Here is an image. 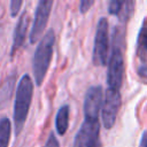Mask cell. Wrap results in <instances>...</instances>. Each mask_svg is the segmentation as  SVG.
<instances>
[{"mask_svg":"<svg viewBox=\"0 0 147 147\" xmlns=\"http://www.w3.org/2000/svg\"><path fill=\"white\" fill-rule=\"evenodd\" d=\"M33 94V84L29 75H24L17 86L16 95H15V105H14V122H15V130L16 134H20L22 131L29 108L31 105Z\"/></svg>","mask_w":147,"mask_h":147,"instance_id":"cell-1","label":"cell"},{"mask_svg":"<svg viewBox=\"0 0 147 147\" xmlns=\"http://www.w3.org/2000/svg\"><path fill=\"white\" fill-rule=\"evenodd\" d=\"M55 42V33L51 29L48 30L45 36L41 38L39 41L34 55H33V76L36 84L40 86L42 84V80L46 76L47 69L49 67L51 60H52V54H53V47Z\"/></svg>","mask_w":147,"mask_h":147,"instance_id":"cell-2","label":"cell"},{"mask_svg":"<svg viewBox=\"0 0 147 147\" xmlns=\"http://www.w3.org/2000/svg\"><path fill=\"white\" fill-rule=\"evenodd\" d=\"M123 74H124L123 53H122V48L118 44V39L116 36V38H114V45H113L110 57L108 61V71H107L108 88L119 91L122 86Z\"/></svg>","mask_w":147,"mask_h":147,"instance_id":"cell-3","label":"cell"},{"mask_svg":"<svg viewBox=\"0 0 147 147\" xmlns=\"http://www.w3.org/2000/svg\"><path fill=\"white\" fill-rule=\"evenodd\" d=\"M108 21L105 17H101L96 24V32L94 38L93 47V63L95 65L102 67L106 65L108 57Z\"/></svg>","mask_w":147,"mask_h":147,"instance_id":"cell-4","label":"cell"},{"mask_svg":"<svg viewBox=\"0 0 147 147\" xmlns=\"http://www.w3.org/2000/svg\"><path fill=\"white\" fill-rule=\"evenodd\" d=\"M99 134H100L99 121L84 119L80 129L78 130L75 137L74 147H94L101 144Z\"/></svg>","mask_w":147,"mask_h":147,"instance_id":"cell-5","label":"cell"},{"mask_svg":"<svg viewBox=\"0 0 147 147\" xmlns=\"http://www.w3.org/2000/svg\"><path fill=\"white\" fill-rule=\"evenodd\" d=\"M121 107V93L119 91L107 88L105 100L102 103V123L106 129H111L115 124L118 110Z\"/></svg>","mask_w":147,"mask_h":147,"instance_id":"cell-6","label":"cell"},{"mask_svg":"<svg viewBox=\"0 0 147 147\" xmlns=\"http://www.w3.org/2000/svg\"><path fill=\"white\" fill-rule=\"evenodd\" d=\"M102 98L103 91L101 86H91L87 90L84 100V119L99 121V113L103 103Z\"/></svg>","mask_w":147,"mask_h":147,"instance_id":"cell-7","label":"cell"},{"mask_svg":"<svg viewBox=\"0 0 147 147\" xmlns=\"http://www.w3.org/2000/svg\"><path fill=\"white\" fill-rule=\"evenodd\" d=\"M52 6H53V1H49V0L39 1L34 13V20H33V24L30 33V42L33 44L41 37V33L47 25Z\"/></svg>","mask_w":147,"mask_h":147,"instance_id":"cell-8","label":"cell"},{"mask_svg":"<svg viewBox=\"0 0 147 147\" xmlns=\"http://www.w3.org/2000/svg\"><path fill=\"white\" fill-rule=\"evenodd\" d=\"M28 25H29V16L26 11H23L21 17L17 21L15 32H14V40H13V46H11V52L10 55L11 57L16 53V51L22 46L24 42V39L26 37V31H28Z\"/></svg>","mask_w":147,"mask_h":147,"instance_id":"cell-9","label":"cell"},{"mask_svg":"<svg viewBox=\"0 0 147 147\" xmlns=\"http://www.w3.org/2000/svg\"><path fill=\"white\" fill-rule=\"evenodd\" d=\"M137 55L142 63H147V17L144 20L138 33Z\"/></svg>","mask_w":147,"mask_h":147,"instance_id":"cell-10","label":"cell"},{"mask_svg":"<svg viewBox=\"0 0 147 147\" xmlns=\"http://www.w3.org/2000/svg\"><path fill=\"white\" fill-rule=\"evenodd\" d=\"M68 124H69V106L63 105L62 107H60L55 118V126L59 134L63 136L65 133L68 129Z\"/></svg>","mask_w":147,"mask_h":147,"instance_id":"cell-11","label":"cell"},{"mask_svg":"<svg viewBox=\"0 0 147 147\" xmlns=\"http://www.w3.org/2000/svg\"><path fill=\"white\" fill-rule=\"evenodd\" d=\"M15 78L16 75H10L6 78V80L3 82L1 88H0V107L3 106L11 96L13 94V90H14V85H15Z\"/></svg>","mask_w":147,"mask_h":147,"instance_id":"cell-12","label":"cell"},{"mask_svg":"<svg viewBox=\"0 0 147 147\" xmlns=\"http://www.w3.org/2000/svg\"><path fill=\"white\" fill-rule=\"evenodd\" d=\"M11 123L7 117L0 118V147H8L10 140Z\"/></svg>","mask_w":147,"mask_h":147,"instance_id":"cell-13","label":"cell"},{"mask_svg":"<svg viewBox=\"0 0 147 147\" xmlns=\"http://www.w3.org/2000/svg\"><path fill=\"white\" fill-rule=\"evenodd\" d=\"M133 6H134V3H133L132 1H124V2H123L122 9H121V11H119V14H118L121 21H124V20L126 21V20L131 16L132 10H133Z\"/></svg>","mask_w":147,"mask_h":147,"instance_id":"cell-14","label":"cell"},{"mask_svg":"<svg viewBox=\"0 0 147 147\" xmlns=\"http://www.w3.org/2000/svg\"><path fill=\"white\" fill-rule=\"evenodd\" d=\"M123 2L124 1H118V0L110 1L109 5H108V11H109V14H111V15H118L119 11H121V9H122Z\"/></svg>","mask_w":147,"mask_h":147,"instance_id":"cell-15","label":"cell"},{"mask_svg":"<svg viewBox=\"0 0 147 147\" xmlns=\"http://www.w3.org/2000/svg\"><path fill=\"white\" fill-rule=\"evenodd\" d=\"M22 3H23L22 0H17V1L14 0V1L10 2V15L11 16H16L17 15V13L20 11V8H21Z\"/></svg>","mask_w":147,"mask_h":147,"instance_id":"cell-16","label":"cell"},{"mask_svg":"<svg viewBox=\"0 0 147 147\" xmlns=\"http://www.w3.org/2000/svg\"><path fill=\"white\" fill-rule=\"evenodd\" d=\"M93 3H94L93 0H82L79 2V10H80V13L82 14H85Z\"/></svg>","mask_w":147,"mask_h":147,"instance_id":"cell-17","label":"cell"},{"mask_svg":"<svg viewBox=\"0 0 147 147\" xmlns=\"http://www.w3.org/2000/svg\"><path fill=\"white\" fill-rule=\"evenodd\" d=\"M45 147H60V144L56 139V137L54 136V133H51L48 139H47V142L45 145Z\"/></svg>","mask_w":147,"mask_h":147,"instance_id":"cell-18","label":"cell"},{"mask_svg":"<svg viewBox=\"0 0 147 147\" xmlns=\"http://www.w3.org/2000/svg\"><path fill=\"white\" fill-rule=\"evenodd\" d=\"M139 147H147V131H145L141 136V140L139 144Z\"/></svg>","mask_w":147,"mask_h":147,"instance_id":"cell-19","label":"cell"}]
</instances>
